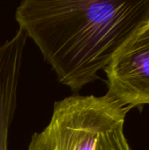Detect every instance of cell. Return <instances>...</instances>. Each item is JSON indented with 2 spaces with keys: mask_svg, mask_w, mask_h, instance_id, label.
Here are the masks:
<instances>
[{
  "mask_svg": "<svg viewBox=\"0 0 149 150\" xmlns=\"http://www.w3.org/2000/svg\"><path fill=\"white\" fill-rule=\"evenodd\" d=\"M15 19L59 83L76 92L148 20L149 0H24Z\"/></svg>",
  "mask_w": 149,
  "mask_h": 150,
  "instance_id": "cell-1",
  "label": "cell"
},
{
  "mask_svg": "<svg viewBox=\"0 0 149 150\" xmlns=\"http://www.w3.org/2000/svg\"><path fill=\"white\" fill-rule=\"evenodd\" d=\"M129 110L108 94L66 97L54 102L27 150H131L124 132Z\"/></svg>",
  "mask_w": 149,
  "mask_h": 150,
  "instance_id": "cell-2",
  "label": "cell"
},
{
  "mask_svg": "<svg viewBox=\"0 0 149 150\" xmlns=\"http://www.w3.org/2000/svg\"><path fill=\"white\" fill-rule=\"evenodd\" d=\"M104 70L106 94L130 109L149 105V19L131 35Z\"/></svg>",
  "mask_w": 149,
  "mask_h": 150,
  "instance_id": "cell-3",
  "label": "cell"
},
{
  "mask_svg": "<svg viewBox=\"0 0 149 150\" xmlns=\"http://www.w3.org/2000/svg\"><path fill=\"white\" fill-rule=\"evenodd\" d=\"M27 37L18 29L0 44V150H9V133L17 105Z\"/></svg>",
  "mask_w": 149,
  "mask_h": 150,
  "instance_id": "cell-4",
  "label": "cell"
}]
</instances>
